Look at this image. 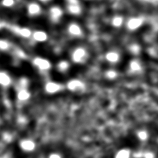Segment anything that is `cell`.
<instances>
[{
  "mask_svg": "<svg viewBox=\"0 0 158 158\" xmlns=\"http://www.w3.org/2000/svg\"><path fill=\"white\" fill-rule=\"evenodd\" d=\"M65 15L66 12L63 6L53 2L46 7L44 18L49 25L55 27L64 24Z\"/></svg>",
  "mask_w": 158,
  "mask_h": 158,
  "instance_id": "6da1fadb",
  "label": "cell"
},
{
  "mask_svg": "<svg viewBox=\"0 0 158 158\" xmlns=\"http://www.w3.org/2000/svg\"><path fill=\"white\" fill-rule=\"evenodd\" d=\"M22 9L25 16L30 20L44 17L46 7L37 0H26Z\"/></svg>",
  "mask_w": 158,
  "mask_h": 158,
  "instance_id": "7a4b0ae2",
  "label": "cell"
},
{
  "mask_svg": "<svg viewBox=\"0 0 158 158\" xmlns=\"http://www.w3.org/2000/svg\"><path fill=\"white\" fill-rule=\"evenodd\" d=\"M64 29L65 36L69 39H76L82 34L81 28L74 22H69L64 23Z\"/></svg>",
  "mask_w": 158,
  "mask_h": 158,
  "instance_id": "3957f363",
  "label": "cell"
},
{
  "mask_svg": "<svg viewBox=\"0 0 158 158\" xmlns=\"http://www.w3.org/2000/svg\"><path fill=\"white\" fill-rule=\"evenodd\" d=\"M69 51L71 59L75 62H83L88 54L86 51H85V48L80 46H74Z\"/></svg>",
  "mask_w": 158,
  "mask_h": 158,
  "instance_id": "277c9868",
  "label": "cell"
},
{
  "mask_svg": "<svg viewBox=\"0 0 158 158\" xmlns=\"http://www.w3.org/2000/svg\"><path fill=\"white\" fill-rule=\"evenodd\" d=\"M26 0H0V7L6 10H12L23 7Z\"/></svg>",
  "mask_w": 158,
  "mask_h": 158,
  "instance_id": "5b68a950",
  "label": "cell"
},
{
  "mask_svg": "<svg viewBox=\"0 0 158 158\" xmlns=\"http://www.w3.org/2000/svg\"><path fill=\"white\" fill-rule=\"evenodd\" d=\"M130 151L128 149H123L120 150L115 155V158H130Z\"/></svg>",
  "mask_w": 158,
  "mask_h": 158,
  "instance_id": "8992f818",
  "label": "cell"
},
{
  "mask_svg": "<svg viewBox=\"0 0 158 158\" xmlns=\"http://www.w3.org/2000/svg\"><path fill=\"white\" fill-rule=\"evenodd\" d=\"M83 86L82 83L78 80L72 81L70 83V88L72 89H81Z\"/></svg>",
  "mask_w": 158,
  "mask_h": 158,
  "instance_id": "52a82bcc",
  "label": "cell"
},
{
  "mask_svg": "<svg viewBox=\"0 0 158 158\" xmlns=\"http://www.w3.org/2000/svg\"><path fill=\"white\" fill-rule=\"evenodd\" d=\"M138 136L141 140H146L148 138V134L145 131H140L138 133Z\"/></svg>",
  "mask_w": 158,
  "mask_h": 158,
  "instance_id": "ba28073f",
  "label": "cell"
},
{
  "mask_svg": "<svg viewBox=\"0 0 158 158\" xmlns=\"http://www.w3.org/2000/svg\"><path fill=\"white\" fill-rule=\"evenodd\" d=\"M130 68L133 71H138L140 70V66L136 62H133L130 65Z\"/></svg>",
  "mask_w": 158,
  "mask_h": 158,
  "instance_id": "9c48e42d",
  "label": "cell"
},
{
  "mask_svg": "<svg viewBox=\"0 0 158 158\" xmlns=\"http://www.w3.org/2000/svg\"><path fill=\"white\" fill-rule=\"evenodd\" d=\"M39 2H40L42 4H43L45 7L49 6V4L54 2V0H37Z\"/></svg>",
  "mask_w": 158,
  "mask_h": 158,
  "instance_id": "30bf717a",
  "label": "cell"
},
{
  "mask_svg": "<svg viewBox=\"0 0 158 158\" xmlns=\"http://www.w3.org/2000/svg\"><path fill=\"white\" fill-rule=\"evenodd\" d=\"M116 75V73L114 71H109L107 72V77L109 78H114Z\"/></svg>",
  "mask_w": 158,
  "mask_h": 158,
  "instance_id": "8fae6325",
  "label": "cell"
},
{
  "mask_svg": "<svg viewBox=\"0 0 158 158\" xmlns=\"http://www.w3.org/2000/svg\"><path fill=\"white\" fill-rule=\"evenodd\" d=\"M143 156L144 158H154V155L151 152H146L143 154Z\"/></svg>",
  "mask_w": 158,
  "mask_h": 158,
  "instance_id": "7c38bea8",
  "label": "cell"
}]
</instances>
